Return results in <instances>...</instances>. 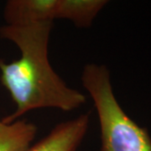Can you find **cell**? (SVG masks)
<instances>
[{
  "instance_id": "obj_1",
  "label": "cell",
  "mask_w": 151,
  "mask_h": 151,
  "mask_svg": "<svg viewBox=\"0 0 151 151\" xmlns=\"http://www.w3.org/2000/svg\"><path fill=\"white\" fill-rule=\"evenodd\" d=\"M52 28L53 22L0 27V37L14 44L20 52V57L12 62L0 59V81L16 106L13 113L3 118L6 124L35 109L70 112L86 103V96L68 86L49 61Z\"/></svg>"
},
{
  "instance_id": "obj_2",
  "label": "cell",
  "mask_w": 151,
  "mask_h": 151,
  "mask_svg": "<svg viewBox=\"0 0 151 151\" xmlns=\"http://www.w3.org/2000/svg\"><path fill=\"white\" fill-rule=\"evenodd\" d=\"M81 79L97 110L100 151H151L149 131L134 121L120 106L114 95L107 66L86 64Z\"/></svg>"
},
{
  "instance_id": "obj_3",
  "label": "cell",
  "mask_w": 151,
  "mask_h": 151,
  "mask_svg": "<svg viewBox=\"0 0 151 151\" xmlns=\"http://www.w3.org/2000/svg\"><path fill=\"white\" fill-rule=\"evenodd\" d=\"M90 113L57 124L26 151H77L90 125Z\"/></svg>"
},
{
  "instance_id": "obj_4",
  "label": "cell",
  "mask_w": 151,
  "mask_h": 151,
  "mask_svg": "<svg viewBox=\"0 0 151 151\" xmlns=\"http://www.w3.org/2000/svg\"><path fill=\"white\" fill-rule=\"evenodd\" d=\"M57 0H9L4 9L5 24L27 25L54 22Z\"/></svg>"
},
{
  "instance_id": "obj_5",
  "label": "cell",
  "mask_w": 151,
  "mask_h": 151,
  "mask_svg": "<svg viewBox=\"0 0 151 151\" xmlns=\"http://www.w3.org/2000/svg\"><path fill=\"white\" fill-rule=\"evenodd\" d=\"M108 3L106 0H57L55 19H67L76 27L89 28Z\"/></svg>"
},
{
  "instance_id": "obj_6",
  "label": "cell",
  "mask_w": 151,
  "mask_h": 151,
  "mask_svg": "<svg viewBox=\"0 0 151 151\" xmlns=\"http://www.w3.org/2000/svg\"><path fill=\"white\" fill-rule=\"evenodd\" d=\"M37 126L24 119L6 124L0 117V151H26L37 134Z\"/></svg>"
}]
</instances>
